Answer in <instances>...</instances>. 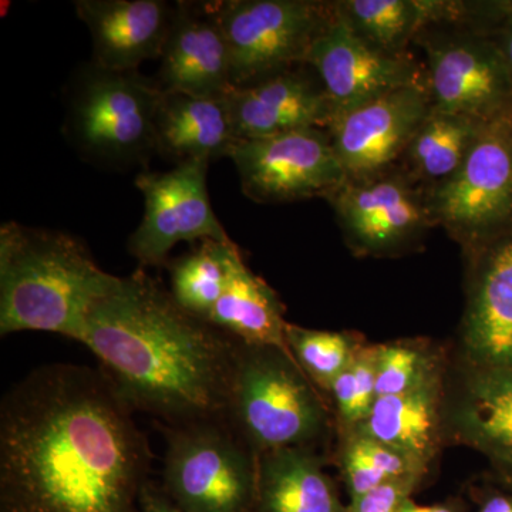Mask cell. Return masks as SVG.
<instances>
[{
	"label": "cell",
	"mask_w": 512,
	"mask_h": 512,
	"mask_svg": "<svg viewBox=\"0 0 512 512\" xmlns=\"http://www.w3.org/2000/svg\"><path fill=\"white\" fill-rule=\"evenodd\" d=\"M466 256L464 348L477 372L512 370V224Z\"/></svg>",
	"instance_id": "obj_15"
},
{
	"label": "cell",
	"mask_w": 512,
	"mask_h": 512,
	"mask_svg": "<svg viewBox=\"0 0 512 512\" xmlns=\"http://www.w3.org/2000/svg\"><path fill=\"white\" fill-rule=\"evenodd\" d=\"M256 512H348L335 484L309 448L258 457Z\"/></svg>",
	"instance_id": "obj_21"
},
{
	"label": "cell",
	"mask_w": 512,
	"mask_h": 512,
	"mask_svg": "<svg viewBox=\"0 0 512 512\" xmlns=\"http://www.w3.org/2000/svg\"><path fill=\"white\" fill-rule=\"evenodd\" d=\"M485 123L431 106L397 165L414 183L434 190L460 170Z\"/></svg>",
	"instance_id": "obj_23"
},
{
	"label": "cell",
	"mask_w": 512,
	"mask_h": 512,
	"mask_svg": "<svg viewBox=\"0 0 512 512\" xmlns=\"http://www.w3.org/2000/svg\"><path fill=\"white\" fill-rule=\"evenodd\" d=\"M228 158L242 192L258 204L328 200L348 180L325 128L238 140Z\"/></svg>",
	"instance_id": "obj_11"
},
{
	"label": "cell",
	"mask_w": 512,
	"mask_h": 512,
	"mask_svg": "<svg viewBox=\"0 0 512 512\" xmlns=\"http://www.w3.org/2000/svg\"><path fill=\"white\" fill-rule=\"evenodd\" d=\"M377 346L359 349L345 372L330 386L339 416L346 426L356 429L366 419L376 400Z\"/></svg>",
	"instance_id": "obj_30"
},
{
	"label": "cell",
	"mask_w": 512,
	"mask_h": 512,
	"mask_svg": "<svg viewBox=\"0 0 512 512\" xmlns=\"http://www.w3.org/2000/svg\"><path fill=\"white\" fill-rule=\"evenodd\" d=\"M285 336L289 352L305 375L328 390L359 350L348 333L305 329L288 323Z\"/></svg>",
	"instance_id": "obj_28"
},
{
	"label": "cell",
	"mask_w": 512,
	"mask_h": 512,
	"mask_svg": "<svg viewBox=\"0 0 512 512\" xmlns=\"http://www.w3.org/2000/svg\"><path fill=\"white\" fill-rule=\"evenodd\" d=\"M322 0H228L221 22L231 55L232 87L258 82L305 64L309 50L333 18Z\"/></svg>",
	"instance_id": "obj_8"
},
{
	"label": "cell",
	"mask_w": 512,
	"mask_h": 512,
	"mask_svg": "<svg viewBox=\"0 0 512 512\" xmlns=\"http://www.w3.org/2000/svg\"><path fill=\"white\" fill-rule=\"evenodd\" d=\"M156 82L164 93L224 97L232 87L231 55L221 2H177Z\"/></svg>",
	"instance_id": "obj_16"
},
{
	"label": "cell",
	"mask_w": 512,
	"mask_h": 512,
	"mask_svg": "<svg viewBox=\"0 0 512 512\" xmlns=\"http://www.w3.org/2000/svg\"><path fill=\"white\" fill-rule=\"evenodd\" d=\"M163 90L138 70L120 72L90 60L64 89L62 133L84 163L106 171L146 168L156 156Z\"/></svg>",
	"instance_id": "obj_4"
},
{
	"label": "cell",
	"mask_w": 512,
	"mask_h": 512,
	"mask_svg": "<svg viewBox=\"0 0 512 512\" xmlns=\"http://www.w3.org/2000/svg\"><path fill=\"white\" fill-rule=\"evenodd\" d=\"M426 348L414 340L377 346L376 399L410 392L440 375L436 356Z\"/></svg>",
	"instance_id": "obj_29"
},
{
	"label": "cell",
	"mask_w": 512,
	"mask_h": 512,
	"mask_svg": "<svg viewBox=\"0 0 512 512\" xmlns=\"http://www.w3.org/2000/svg\"><path fill=\"white\" fill-rule=\"evenodd\" d=\"M480 512H512V497L493 495L481 505Z\"/></svg>",
	"instance_id": "obj_34"
},
{
	"label": "cell",
	"mask_w": 512,
	"mask_h": 512,
	"mask_svg": "<svg viewBox=\"0 0 512 512\" xmlns=\"http://www.w3.org/2000/svg\"><path fill=\"white\" fill-rule=\"evenodd\" d=\"M238 137L227 97L164 93L156 120V154L175 165L228 157Z\"/></svg>",
	"instance_id": "obj_19"
},
{
	"label": "cell",
	"mask_w": 512,
	"mask_h": 512,
	"mask_svg": "<svg viewBox=\"0 0 512 512\" xmlns=\"http://www.w3.org/2000/svg\"><path fill=\"white\" fill-rule=\"evenodd\" d=\"M421 478H403L390 481L352 500L348 512H400L403 504L410 500Z\"/></svg>",
	"instance_id": "obj_31"
},
{
	"label": "cell",
	"mask_w": 512,
	"mask_h": 512,
	"mask_svg": "<svg viewBox=\"0 0 512 512\" xmlns=\"http://www.w3.org/2000/svg\"><path fill=\"white\" fill-rule=\"evenodd\" d=\"M431 106L429 86H410L330 121L326 130L348 180L396 167Z\"/></svg>",
	"instance_id": "obj_14"
},
{
	"label": "cell",
	"mask_w": 512,
	"mask_h": 512,
	"mask_svg": "<svg viewBox=\"0 0 512 512\" xmlns=\"http://www.w3.org/2000/svg\"><path fill=\"white\" fill-rule=\"evenodd\" d=\"M82 343L134 412L167 427L227 417L237 340L181 308L144 269L97 303Z\"/></svg>",
	"instance_id": "obj_2"
},
{
	"label": "cell",
	"mask_w": 512,
	"mask_h": 512,
	"mask_svg": "<svg viewBox=\"0 0 512 512\" xmlns=\"http://www.w3.org/2000/svg\"><path fill=\"white\" fill-rule=\"evenodd\" d=\"M164 488L185 512L255 508L258 456L225 419L167 427Z\"/></svg>",
	"instance_id": "obj_6"
},
{
	"label": "cell",
	"mask_w": 512,
	"mask_h": 512,
	"mask_svg": "<svg viewBox=\"0 0 512 512\" xmlns=\"http://www.w3.org/2000/svg\"><path fill=\"white\" fill-rule=\"evenodd\" d=\"M234 241H202L190 254L170 265L171 295L197 318L210 319L228 284L232 264L239 254Z\"/></svg>",
	"instance_id": "obj_26"
},
{
	"label": "cell",
	"mask_w": 512,
	"mask_h": 512,
	"mask_svg": "<svg viewBox=\"0 0 512 512\" xmlns=\"http://www.w3.org/2000/svg\"><path fill=\"white\" fill-rule=\"evenodd\" d=\"M440 426L441 375L410 392L377 397L355 431L427 467L439 450Z\"/></svg>",
	"instance_id": "obj_20"
},
{
	"label": "cell",
	"mask_w": 512,
	"mask_h": 512,
	"mask_svg": "<svg viewBox=\"0 0 512 512\" xmlns=\"http://www.w3.org/2000/svg\"><path fill=\"white\" fill-rule=\"evenodd\" d=\"M284 313L278 293L248 268L239 252L225 291L208 322L244 345L289 352Z\"/></svg>",
	"instance_id": "obj_22"
},
{
	"label": "cell",
	"mask_w": 512,
	"mask_h": 512,
	"mask_svg": "<svg viewBox=\"0 0 512 512\" xmlns=\"http://www.w3.org/2000/svg\"><path fill=\"white\" fill-rule=\"evenodd\" d=\"M210 164L195 160L165 173H138L136 187L144 197V215L127 248L141 268L164 265L178 242L232 241L212 210L207 190Z\"/></svg>",
	"instance_id": "obj_12"
},
{
	"label": "cell",
	"mask_w": 512,
	"mask_h": 512,
	"mask_svg": "<svg viewBox=\"0 0 512 512\" xmlns=\"http://www.w3.org/2000/svg\"><path fill=\"white\" fill-rule=\"evenodd\" d=\"M74 10L92 37V62L120 72L160 59L175 15L164 0H76Z\"/></svg>",
	"instance_id": "obj_18"
},
{
	"label": "cell",
	"mask_w": 512,
	"mask_h": 512,
	"mask_svg": "<svg viewBox=\"0 0 512 512\" xmlns=\"http://www.w3.org/2000/svg\"><path fill=\"white\" fill-rule=\"evenodd\" d=\"M454 417L461 439L512 470V370L477 372Z\"/></svg>",
	"instance_id": "obj_24"
},
{
	"label": "cell",
	"mask_w": 512,
	"mask_h": 512,
	"mask_svg": "<svg viewBox=\"0 0 512 512\" xmlns=\"http://www.w3.org/2000/svg\"><path fill=\"white\" fill-rule=\"evenodd\" d=\"M311 382L291 353L238 342L225 419L258 457L309 448L326 424Z\"/></svg>",
	"instance_id": "obj_5"
},
{
	"label": "cell",
	"mask_w": 512,
	"mask_h": 512,
	"mask_svg": "<svg viewBox=\"0 0 512 512\" xmlns=\"http://www.w3.org/2000/svg\"><path fill=\"white\" fill-rule=\"evenodd\" d=\"M400 512H457L451 505H419L413 503L412 498L403 504Z\"/></svg>",
	"instance_id": "obj_35"
},
{
	"label": "cell",
	"mask_w": 512,
	"mask_h": 512,
	"mask_svg": "<svg viewBox=\"0 0 512 512\" xmlns=\"http://www.w3.org/2000/svg\"><path fill=\"white\" fill-rule=\"evenodd\" d=\"M437 227L468 255L512 224V107L488 120L453 178L429 191Z\"/></svg>",
	"instance_id": "obj_7"
},
{
	"label": "cell",
	"mask_w": 512,
	"mask_h": 512,
	"mask_svg": "<svg viewBox=\"0 0 512 512\" xmlns=\"http://www.w3.org/2000/svg\"><path fill=\"white\" fill-rule=\"evenodd\" d=\"M343 474L352 500L390 481L421 478L427 467L394 448L353 431L342 454Z\"/></svg>",
	"instance_id": "obj_27"
},
{
	"label": "cell",
	"mask_w": 512,
	"mask_h": 512,
	"mask_svg": "<svg viewBox=\"0 0 512 512\" xmlns=\"http://www.w3.org/2000/svg\"><path fill=\"white\" fill-rule=\"evenodd\" d=\"M238 140L328 128L332 107L315 73L292 67L225 94Z\"/></svg>",
	"instance_id": "obj_17"
},
{
	"label": "cell",
	"mask_w": 512,
	"mask_h": 512,
	"mask_svg": "<svg viewBox=\"0 0 512 512\" xmlns=\"http://www.w3.org/2000/svg\"><path fill=\"white\" fill-rule=\"evenodd\" d=\"M120 276L82 239L9 221L0 227V335L49 332L82 343L90 313Z\"/></svg>",
	"instance_id": "obj_3"
},
{
	"label": "cell",
	"mask_w": 512,
	"mask_h": 512,
	"mask_svg": "<svg viewBox=\"0 0 512 512\" xmlns=\"http://www.w3.org/2000/svg\"><path fill=\"white\" fill-rule=\"evenodd\" d=\"M141 511L143 512H185L167 497L161 494L153 485L147 484L141 497Z\"/></svg>",
	"instance_id": "obj_32"
},
{
	"label": "cell",
	"mask_w": 512,
	"mask_h": 512,
	"mask_svg": "<svg viewBox=\"0 0 512 512\" xmlns=\"http://www.w3.org/2000/svg\"><path fill=\"white\" fill-rule=\"evenodd\" d=\"M305 66L311 67L322 83L332 120L404 87L427 86L426 64L410 53L390 55L370 45L336 9L309 50Z\"/></svg>",
	"instance_id": "obj_13"
},
{
	"label": "cell",
	"mask_w": 512,
	"mask_h": 512,
	"mask_svg": "<svg viewBox=\"0 0 512 512\" xmlns=\"http://www.w3.org/2000/svg\"><path fill=\"white\" fill-rule=\"evenodd\" d=\"M103 370L53 363L0 404V512H143L150 448Z\"/></svg>",
	"instance_id": "obj_1"
},
{
	"label": "cell",
	"mask_w": 512,
	"mask_h": 512,
	"mask_svg": "<svg viewBox=\"0 0 512 512\" xmlns=\"http://www.w3.org/2000/svg\"><path fill=\"white\" fill-rule=\"evenodd\" d=\"M335 9L357 36L390 55H406L423 30L444 22V0H335Z\"/></svg>",
	"instance_id": "obj_25"
},
{
	"label": "cell",
	"mask_w": 512,
	"mask_h": 512,
	"mask_svg": "<svg viewBox=\"0 0 512 512\" xmlns=\"http://www.w3.org/2000/svg\"><path fill=\"white\" fill-rule=\"evenodd\" d=\"M326 201L357 256L402 254L437 227L429 191L400 165L363 180H346Z\"/></svg>",
	"instance_id": "obj_9"
},
{
	"label": "cell",
	"mask_w": 512,
	"mask_h": 512,
	"mask_svg": "<svg viewBox=\"0 0 512 512\" xmlns=\"http://www.w3.org/2000/svg\"><path fill=\"white\" fill-rule=\"evenodd\" d=\"M512 82V10L494 35Z\"/></svg>",
	"instance_id": "obj_33"
},
{
	"label": "cell",
	"mask_w": 512,
	"mask_h": 512,
	"mask_svg": "<svg viewBox=\"0 0 512 512\" xmlns=\"http://www.w3.org/2000/svg\"><path fill=\"white\" fill-rule=\"evenodd\" d=\"M426 55L433 109L480 121L512 107V82L493 35L430 26L414 40Z\"/></svg>",
	"instance_id": "obj_10"
}]
</instances>
